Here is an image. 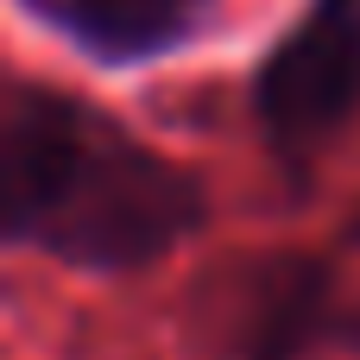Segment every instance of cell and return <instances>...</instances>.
<instances>
[{"label":"cell","instance_id":"4","mask_svg":"<svg viewBox=\"0 0 360 360\" xmlns=\"http://www.w3.org/2000/svg\"><path fill=\"white\" fill-rule=\"evenodd\" d=\"M323 348H360V310L335 297V278L323 266H297L253 310L240 360H316Z\"/></svg>","mask_w":360,"mask_h":360},{"label":"cell","instance_id":"1","mask_svg":"<svg viewBox=\"0 0 360 360\" xmlns=\"http://www.w3.org/2000/svg\"><path fill=\"white\" fill-rule=\"evenodd\" d=\"M209 228L196 165L114 108L13 70L0 82V234L89 278H133Z\"/></svg>","mask_w":360,"mask_h":360},{"label":"cell","instance_id":"3","mask_svg":"<svg viewBox=\"0 0 360 360\" xmlns=\"http://www.w3.org/2000/svg\"><path fill=\"white\" fill-rule=\"evenodd\" d=\"M19 6L101 70L165 63L190 51L221 13V0H19Z\"/></svg>","mask_w":360,"mask_h":360},{"label":"cell","instance_id":"2","mask_svg":"<svg viewBox=\"0 0 360 360\" xmlns=\"http://www.w3.org/2000/svg\"><path fill=\"white\" fill-rule=\"evenodd\" d=\"M247 120L285 171H310L348 127H360V0H304L259 51Z\"/></svg>","mask_w":360,"mask_h":360}]
</instances>
